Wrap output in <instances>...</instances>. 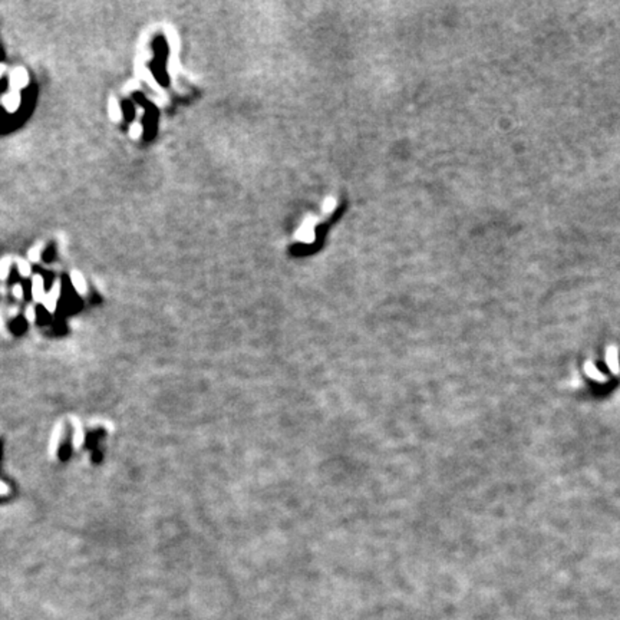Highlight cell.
<instances>
[{
    "instance_id": "cell-11",
    "label": "cell",
    "mask_w": 620,
    "mask_h": 620,
    "mask_svg": "<svg viewBox=\"0 0 620 620\" xmlns=\"http://www.w3.org/2000/svg\"><path fill=\"white\" fill-rule=\"evenodd\" d=\"M16 261H18V269H19L20 276L29 277L30 276V264L26 260H22V258H18Z\"/></svg>"
},
{
    "instance_id": "cell-19",
    "label": "cell",
    "mask_w": 620,
    "mask_h": 620,
    "mask_svg": "<svg viewBox=\"0 0 620 620\" xmlns=\"http://www.w3.org/2000/svg\"><path fill=\"white\" fill-rule=\"evenodd\" d=\"M4 69H6V66H4L3 63H0V77H1L3 74H4Z\"/></svg>"
},
{
    "instance_id": "cell-13",
    "label": "cell",
    "mask_w": 620,
    "mask_h": 620,
    "mask_svg": "<svg viewBox=\"0 0 620 620\" xmlns=\"http://www.w3.org/2000/svg\"><path fill=\"white\" fill-rule=\"evenodd\" d=\"M586 372L589 373V376H592V378H593V379H596V381H597V378H600V379H604V378L601 376V373H600V372H599V370H597V369L594 368L592 363H587V365H586Z\"/></svg>"
},
{
    "instance_id": "cell-10",
    "label": "cell",
    "mask_w": 620,
    "mask_h": 620,
    "mask_svg": "<svg viewBox=\"0 0 620 620\" xmlns=\"http://www.w3.org/2000/svg\"><path fill=\"white\" fill-rule=\"evenodd\" d=\"M10 263H12L10 257H4L0 260V279L1 280H4L7 277L9 270H10Z\"/></svg>"
},
{
    "instance_id": "cell-7",
    "label": "cell",
    "mask_w": 620,
    "mask_h": 620,
    "mask_svg": "<svg viewBox=\"0 0 620 620\" xmlns=\"http://www.w3.org/2000/svg\"><path fill=\"white\" fill-rule=\"evenodd\" d=\"M71 280H72V284H74V287H75V290H77L79 294H86V291H88V286H86V282H85V279H83V276L77 271V270H74L72 273H71Z\"/></svg>"
},
{
    "instance_id": "cell-4",
    "label": "cell",
    "mask_w": 620,
    "mask_h": 620,
    "mask_svg": "<svg viewBox=\"0 0 620 620\" xmlns=\"http://www.w3.org/2000/svg\"><path fill=\"white\" fill-rule=\"evenodd\" d=\"M32 297L35 303H42L45 299V284L40 274H35L32 279Z\"/></svg>"
},
{
    "instance_id": "cell-9",
    "label": "cell",
    "mask_w": 620,
    "mask_h": 620,
    "mask_svg": "<svg viewBox=\"0 0 620 620\" xmlns=\"http://www.w3.org/2000/svg\"><path fill=\"white\" fill-rule=\"evenodd\" d=\"M607 363H609V368L615 373H619L620 365L619 361H618V350H616V348H609L607 349Z\"/></svg>"
},
{
    "instance_id": "cell-15",
    "label": "cell",
    "mask_w": 620,
    "mask_h": 620,
    "mask_svg": "<svg viewBox=\"0 0 620 620\" xmlns=\"http://www.w3.org/2000/svg\"><path fill=\"white\" fill-rule=\"evenodd\" d=\"M25 316L27 322H30V323H32V322H35V319H36V311H35V308H33V306H27V308H26Z\"/></svg>"
},
{
    "instance_id": "cell-5",
    "label": "cell",
    "mask_w": 620,
    "mask_h": 620,
    "mask_svg": "<svg viewBox=\"0 0 620 620\" xmlns=\"http://www.w3.org/2000/svg\"><path fill=\"white\" fill-rule=\"evenodd\" d=\"M71 422L74 425V439H72L74 448L79 449L83 445V442H85V432H83V428H82V424H80L79 418L71 416Z\"/></svg>"
},
{
    "instance_id": "cell-18",
    "label": "cell",
    "mask_w": 620,
    "mask_h": 620,
    "mask_svg": "<svg viewBox=\"0 0 620 620\" xmlns=\"http://www.w3.org/2000/svg\"><path fill=\"white\" fill-rule=\"evenodd\" d=\"M333 206H335V201L329 198V200L326 201V206H325V208H326V210H332V208H333Z\"/></svg>"
},
{
    "instance_id": "cell-1",
    "label": "cell",
    "mask_w": 620,
    "mask_h": 620,
    "mask_svg": "<svg viewBox=\"0 0 620 620\" xmlns=\"http://www.w3.org/2000/svg\"><path fill=\"white\" fill-rule=\"evenodd\" d=\"M62 437H63V424L59 421L53 426V431H52V435L51 438H49V444H48V454H49V457H51L52 460H55L56 455H58Z\"/></svg>"
},
{
    "instance_id": "cell-17",
    "label": "cell",
    "mask_w": 620,
    "mask_h": 620,
    "mask_svg": "<svg viewBox=\"0 0 620 620\" xmlns=\"http://www.w3.org/2000/svg\"><path fill=\"white\" fill-rule=\"evenodd\" d=\"M9 491H10L9 485L0 480V495H7V494H9Z\"/></svg>"
},
{
    "instance_id": "cell-12",
    "label": "cell",
    "mask_w": 620,
    "mask_h": 620,
    "mask_svg": "<svg viewBox=\"0 0 620 620\" xmlns=\"http://www.w3.org/2000/svg\"><path fill=\"white\" fill-rule=\"evenodd\" d=\"M141 134H142V125H141V124L134 122V124L129 127V136H131V138L136 139V138H139V136H141Z\"/></svg>"
},
{
    "instance_id": "cell-3",
    "label": "cell",
    "mask_w": 620,
    "mask_h": 620,
    "mask_svg": "<svg viewBox=\"0 0 620 620\" xmlns=\"http://www.w3.org/2000/svg\"><path fill=\"white\" fill-rule=\"evenodd\" d=\"M29 83V75L25 68H16L10 74V86L13 91H19Z\"/></svg>"
},
{
    "instance_id": "cell-14",
    "label": "cell",
    "mask_w": 620,
    "mask_h": 620,
    "mask_svg": "<svg viewBox=\"0 0 620 620\" xmlns=\"http://www.w3.org/2000/svg\"><path fill=\"white\" fill-rule=\"evenodd\" d=\"M27 256H29V258H30L32 261H38V260L40 258V246H35V247H32V249L29 250Z\"/></svg>"
},
{
    "instance_id": "cell-16",
    "label": "cell",
    "mask_w": 620,
    "mask_h": 620,
    "mask_svg": "<svg viewBox=\"0 0 620 620\" xmlns=\"http://www.w3.org/2000/svg\"><path fill=\"white\" fill-rule=\"evenodd\" d=\"M12 293L16 299H22L23 297V287L20 284H15L13 289H12Z\"/></svg>"
},
{
    "instance_id": "cell-8",
    "label": "cell",
    "mask_w": 620,
    "mask_h": 620,
    "mask_svg": "<svg viewBox=\"0 0 620 620\" xmlns=\"http://www.w3.org/2000/svg\"><path fill=\"white\" fill-rule=\"evenodd\" d=\"M108 112H109V116H111V119L114 122H119L122 119V109H121V105H119L116 98H111L109 99Z\"/></svg>"
},
{
    "instance_id": "cell-2",
    "label": "cell",
    "mask_w": 620,
    "mask_h": 620,
    "mask_svg": "<svg viewBox=\"0 0 620 620\" xmlns=\"http://www.w3.org/2000/svg\"><path fill=\"white\" fill-rule=\"evenodd\" d=\"M60 286H62V283H60L59 279L55 280L51 290L45 294V299H43L42 305H43V308L48 310L49 313H53L56 310L58 300H59V296H60Z\"/></svg>"
},
{
    "instance_id": "cell-6",
    "label": "cell",
    "mask_w": 620,
    "mask_h": 620,
    "mask_svg": "<svg viewBox=\"0 0 620 620\" xmlns=\"http://www.w3.org/2000/svg\"><path fill=\"white\" fill-rule=\"evenodd\" d=\"M1 103H3V106L6 108L7 112H15L19 108V105H20V94H19V91H12L7 95H4L3 99H1Z\"/></svg>"
}]
</instances>
